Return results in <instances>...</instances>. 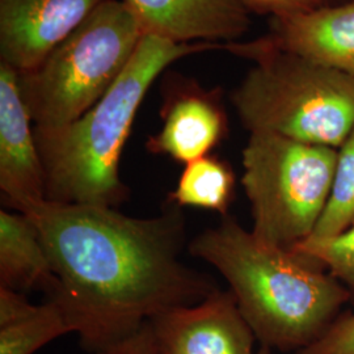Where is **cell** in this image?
I'll list each match as a JSON object with an SVG mask.
<instances>
[{
    "label": "cell",
    "instance_id": "cell-2",
    "mask_svg": "<svg viewBox=\"0 0 354 354\" xmlns=\"http://www.w3.org/2000/svg\"><path fill=\"white\" fill-rule=\"evenodd\" d=\"M188 251L227 281L257 342L272 351L295 353L314 344L352 299L314 260L263 244L230 215L198 234Z\"/></svg>",
    "mask_w": 354,
    "mask_h": 354
},
{
    "label": "cell",
    "instance_id": "cell-9",
    "mask_svg": "<svg viewBox=\"0 0 354 354\" xmlns=\"http://www.w3.org/2000/svg\"><path fill=\"white\" fill-rule=\"evenodd\" d=\"M32 124L17 73L0 64V192L3 203L20 213L46 201L45 174Z\"/></svg>",
    "mask_w": 354,
    "mask_h": 354
},
{
    "label": "cell",
    "instance_id": "cell-20",
    "mask_svg": "<svg viewBox=\"0 0 354 354\" xmlns=\"http://www.w3.org/2000/svg\"><path fill=\"white\" fill-rule=\"evenodd\" d=\"M89 354H158V352L153 344L150 326L146 323L133 336L102 351Z\"/></svg>",
    "mask_w": 354,
    "mask_h": 354
},
{
    "label": "cell",
    "instance_id": "cell-10",
    "mask_svg": "<svg viewBox=\"0 0 354 354\" xmlns=\"http://www.w3.org/2000/svg\"><path fill=\"white\" fill-rule=\"evenodd\" d=\"M106 0H0V64L26 73Z\"/></svg>",
    "mask_w": 354,
    "mask_h": 354
},
{
    "label": "cell",
    "instance_id": "cell-21",
    "mask_svg": "<svg viewBox=\"0 0 354 354\" xmlns=\"http://www.w3.org/2000/svg\"><path fill=\"white\" fill-rule=\"evenodd\" d=\"M257 354H273V351L270 348H268V346H261L260 345V349L257 351Z\"/></svg>",
    "mask_w": 354,
    "mask_h": 354
},
{
    "label": "cell",
    "instance_id": "cell-8",
    "mask_svg": "<svg viewBox=\"0 0 354 354\" xmlns=\"http://www.w3.org/2000/svg\"><path fill=\"white\" fill-rule=\"evenodd\" d=\"M162 129L146 150L187 165L212 153L227 137L228 118L219 89H205L187 77L167 82L160 108Z\"/></svg>",
    "mask_w": 354,
    "mask_h": 354
},
{
    "label": "cell",
    "instance_id": "cell-19",
    "mask_svg": "<svg viewBox=\"0 0 354 354\" xmlns=\"http://www.w3.org/2000/svg\"><path fill=\"white\" fill-rule=\"evenodd\" d=\"M250 12L272 15V17L292 16L311 12L323 6L326 0H241Z\"/></svg>",
    "mask_w": 354,
    "mask_h": 354
},
{
    "label": "cell",
    "instance_id": "cell-6",
    "mask_svg": "<svg viewBox=\"0 0 354 354\" xmlns=\"http://www.w3.org/2000/svg\"><path fill=\"white\" fill-rule=\"evenodd\" d=\"M339 150L254 131L243 149L241 185L254 238L292 251L317 227L328 201Z\"/></svg>",
    "mask_w": 354,
    "mask_h": 354
},
{
    "label": "cell",
    "instance_id": "cell-15",
    "mask_svg": "<svg viewBox=\"0 0 354 354\" xmlns=\"http://www.w3.org/2000/svg\"><path fill=\"white\" fill-rule=\"evenodd\" d=\"M73 333L61 307L53 301L32 304L12 320L0 324V354H33Z\"/></svg>",
    "mask_w": 354,
    "mask_h": 354
},
{
    "label": "cell",
    "instance_id": "cell-18",
    "mask_svg": "<svg viewBox=\"0 0 354 354\" xmlns=\"http://www.w3.org/2000/svg\"><path fill=\"white\" fill-rule=\"evenodd\" d=\"M294 354H354V314L340 315L317 342Z\"/></svg>",
    "mask_w": 354,
    "mask_h": 354
},
{
    "label": "cell",
    "instance_id": "cell-14",
    "mask_svg": "<svg viewBox=\"0 0 354 354\" xmlns=\"http://www.w3.org/2000/svg\"><path fill=\"white\" fill-rule=\"evenodd\" d=\"M176 187L167 203L177 207H198L228 215L234 198L235 175L226 160L209 153L184 165Z\"/></svg>",
    "mask_w": 354,
    "mask_h": 354
},
{
    "label": "cell",
    "instance_id": "cell-5",
    "mask_svg": "<svg viewBox=\"0 0 354 354\" xmlns=\"http://www.w3.org/2000/svg\"><path fill=\"white\" fill-rule=\"evenodd\" d=\"M122 0H106L41 61L17 73L36 127L74 122L112 88L143 38Z\"/></svg>",
    "mask_w": 354,
    "mask_h": 354
},
{
    "label": "cell",
    "instance_id": "cell-16",
    "mask_svg": "<svg viewBox=\"0 0 354 354\" xmlns=\"http://www.w3.org/2000/svg\"><path fill=\"white\" fill-rule=\"evenodd\" d=\"M337 150L328 201L310 241L339 236L354 225V127Z\"/></svg>",
    "mask_w": 354,
    "mask_h": 354
},
{
    "label": "cell",
    "instance_id": "cell-1",
    "mask_svg": "<svg viewBox=\"0 0 354 354\" xmlns=\"http://www.w3.org/2000/svg\"><path fill=\"white\" fill-rule=\"evenodd\" d=\"M24 214L36 223L57 279L46 297L89 353L219 289L181 260L187 222L172 203L165 201L159 215L137 218L112 206L46 200Z\"/></svg>",
    "mask_w": 354,
    "mask_h": 354
},
{
    "label": "cell",
    "instance_id": "cell-7",
    "mask_svg": "<svg viewBox=\"0 0 354 354\" xmlns=\"http://www.w3.org/2000/svg\"><path fill=\"white\" fill-rule=\"evenodd\" d=\"M149 326L158 354H257L254 332L231 290L167 310Z\"/></svg>",
    "mask_w": 354,
    "mask_h": 354
},
{
    "label": "cell",
    "instance_id": "cell-11",
    "mask_svg": "<svg viewBox=\"0 0 354 354\" xmlns=\"http://www.w3.org/2000/svg\"><path fill=\"white\" fill-rule=\"evenodd\" d=\"M143 35L177 44H230L245 35L250 11L241 0H122Z\"/></svg>",
    "mask_w": 354,
    "mask_h": 354
},
{
    "label": "cell",
    "instance_id": "cell-3",
    "mask_svg": "<svg viewBox=\"0 0 354 354\" xmlns=\"http://www.w3.org/2000/svg\"><path fill=\"white\" fill-rule=\"evenodd\" d=\"M227 48L228 44H177L145 35L122 75L89 111L64 127H35L46 200L112 207L125 203L130 190L120 176V162L152 83L180 58Z\"/></svg>",
    "mask_w": 354,
    "mask_h": 354
},
{
    "label": "cell",
    "instance_id": "cell-12",
    "mask_svg": "<svg viewBox=\"0 0 354 354\" xmlns=\"http://www.w3.org/2000/svg\"><path fill=\"white\" fill-rule=\"evenodd\" d=\"M264 38L276 49L354 76V0L272 17Z\"/></svg>",
    "mask_w": 354,
    "mask_h": 354
},
{
    "label": "cell",
    "instance_id": "cell-13",
    "mask_svg": "<svg viewBox=\"0 0 354 354\" xmlns=\"http://www.w3.org/2000/svg\"><path fill=\"white\" fill-rule=\"evenodd\" d=\"M57 279L36 223L29 215L0 212V288L39 289L46 295Z\"/></svg>",
    "mask_w": 354,
    "mask_h": 354
},
{
    "label": "cell",
    "instance_id": "cell-4",
    "mask_svg": "<svg viewBox=\"0 0 354 354\" xmlns=\"http://www.w3.org/2000/svg\"><path fill=\"white\" fill-rule=\"evenodd\" d=\"M231 53L254 66L231 92L250 133L339 149L354 127V76L279 50L266 38L234 42Z\"/></svg>",
    "mask_w": 354,
    "mask_h": 354
},
{
    "label": "cell",
    "instance_id": "cell-17",
    "mask_svg": "<svg viewBox=\"0 0 354 354\" xmlns=\"http://www.w3.org/2000/svg\"><path fill=\"white\" fill-rule=\"evenodd\" d=\"M292 252L314 260L354 295V225L342 235L326 241H307Z\"/></svg>",
    "mask_w": 354,
    "mask_h": 354
}]
</instances>
